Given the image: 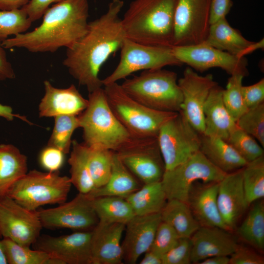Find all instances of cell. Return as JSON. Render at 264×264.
Instances as JSON below:
<instances>
[{"mask_svg": "<svg viewBox=\"0 0 264 264\" xmlns=\"http://www.w3.org/2000/svg\"><path fill=\"white\" fill-rule=\"evenodd\" d=\"M230 264H264V258L250 248L239 245L230 256Z\"/></svg>", "mask_w": 264, "mask_h": 264, "instance_id": "46", "label": "cell"}, {"mask_svg": "<svg viewBox=\"0 0 264 264\" xmlns=\"http://www.w3.org/2000/svg\"><path fill=\"white\" fill-rule=\"evenodd\" d=\"M116 153L129 170L144 184L161 180L165 167L157 137H133Z\"/></svg>", "mask_w": 264, "mask_h": 264, "instance_id": "11", "label": "cell"}, {"mask_svg": "<svg viewBox=\"0 0 264 264\" xmlns=\"http://www.w3.org/2000/svg\"><path fill=\"white\" fill-rule=\"evenodd\" d=\"M4 49L0 44V81L13 79L16 76L14 69L7 59Z\"/></svg>", "mask_w": 264, "mask_h": 264, "instance_id": "49", "label": "cell"}, {"mask_svg": "<svg viewBox=\"0 0 264 264\" xmlns=\"http://www.w3.org/2000/svg\"><path fill=\"white\" fill-rule=\"evenodd\" d=\"M180 238L171 225L161 221L149 250L162 257L177 243Z\"/></svg>", "mask_w": 264, "mask_h": 264, "instance_id": "42", "label": "cell"}, {"mask_svg": "<svg viewBox=\"0 0 264 264\" xmlns=\"http://www.w3.org/2000/svg\"><path fill=\"white\" fill-rule=\"evenodd\" d=\"M27 172L26 155L12 144H0V198L7 196L12 185Z\"/></svg>", "mask_w": 264, "mask_h": 264, "instance_id": "28", "label": "cell"}, {"mask_svg": "<svg viewBox=\"0 0 264 264\" xmlns=\"http://www.w3.org/2000/svg\"><path fill=\"white\" fill-rule=\"evenodd\" d=\"M88 167L95 188L104 185L109 180L114 152L99 147H88Z\"/></svg>", "mask_w": 264, "mask_h": 264, "instance_id": "36", "label": "cell"}, {"mask_svg": "<svg viewBox=\"0 0 264 264\" xmlns=\"http://www.w3.org/2000/svg\"><path fill=\"white\" fill-rule=\"evenodd\" d=\"M71 146L68 160L70 182L79 193L88 194L95 188L88 167V147L75 140H72Z\"/></svg>", "mask_w": 264, "mask_h": 264, "instance_id": "31", "label": "cell"}, {"mask_svg": "<svg viewBox=\"0 0 264 264\" xmlns=\"http://www.w3.org/2000/svg\"><path fill=\"white\" fill-rule=\"evenodd\" d=\"M71 185L69 177L60 175L59 171L33 170L12 185L7 196L35 211L43 205L66 202Z\"/></svg>", "mask_w": 264, "mask_h": 264, "instance_id": "7", "label": "cell"}, {"mask_svg": "<svg viewBox=\"0 0 264 264\" xmlns=\"http://www.w3.org/2000/svg\"><path fill=\"white\" fill-rule=\"evenodd\" d=\"M242 176L246 202L250 205L264 197V155L242 168Z\"/></svg>", "mask_w": 264, "mask_h": 264, "instance_id": "34", "label": "cell"}, {"mask_svg": "<svg viewBox=\"0 0 264 264\" xmlns=\"http://www.w3.org/2000/svg\"><path fill=\"white\" fill-rule=\"evenodd\" d=\"M160 215L161 221L171 225L181 238H190L200 227L188 204L180 200H168Z\"/></svg>", "mask_w": 264, "mask_h": 264, "instance_id": "30", "label": "cell"}, {"mask_svg": "<svg viewBox=\"0 0 264 264\" xmlns=\"http://www.w3.org/2000/svg\"><path fill=\"white\" fill-rule=\"evenodd\" d=\"M192 263L214 256H230L239 246L230 231L215 226H200L190 238Z\"/></svg>", "mask_w": 264, "mask_h": 264, "instance_id": "19", "label": "cell"}, {"mask_svg": "<svg viewBox=\"0 0 264 264\" xmlns=\"http://www.w3.org/2000/svg\"><path fill=\"white\" fill-rule=\"evenodd\" d=\"M175 72L163 68L144 70L120 84L132 98L151 109L178 112L182 94Z\"/></svg>", "mask_w": 264, "mask_h": 264, "instance_id": "5", "label": "cell"}, {"mask_svg": "<svg viewBox=\"0 0 264 264\" xmlns=\"http://www.w3.org/2000/svg\"><path fill=\"white\" fill-rule=\"evenodd\" d=\"M104 90L112 112L134 138L157 137L162 126L178 113L145 106L129 96L117 82L105 85Z\"/></svg>", "mask_w": 264, "mask_h": 264, "instance_id": "6", "label": "cell"}, {"mask_svg": "<svg viewBox=\"0 0 264 264\" xmlns=\"http://www.w3.org/2000/svg\"><path fill=\"white\" fill-rule=\"evenodd\" d=\"M32 22L22 7L11 10H0V42L8 39L9 36L25 32Z\"/></svg>", "mask_w": 264, "mask_h": 264, "instance_id": "39", "label": "cell"}, {"mask_svg": "<svg viewBox=\"0 0 264 264\" xmlns=\"http://www.w3.org/2000/svg\"><path fill=\"white\" fill-rule=\"evenodd\" d=\"M200 151L226 174L242 169L247 163L226 140L220 137L201 134Z\"/></svg>", "mask_w": 264, "mask_h": 264, "instance_id": "26", "label": "cell"}, {"mask_svg": "<svg viewBox=\"0 0 264 264\" xmlns=\"http://www.w3.org/2000/svg\"><path fill=\"white\" fill-rule=\"evenodd\" d=\"M36 211H30L11 198H0V237L30 247L43 228Z\"/></svg>", "mask_w": 264, "mask_h": 264, "instance_id": "15", "label": "cell"}, {"mask_svg": "<svg viewBox=\"0 0 264 264\" xmlns=\"http://www.w3.org/2000/svg\"><path fill=\"white\" fill-rule=\"evenodd\" d=\"M120 49L119 62L114 70L102 80L103 86L117 82L139 70L183 65L174 56L172 47L144 44L126 38Z\"/></svg>", "mask_w": 264, "mask_h": 264, "instance_id": "9", "label": "cell"}, {"mask_svg": "<svg viewBox=\"0 0 264 264\" xmlns=\"http://www.w3.org/2000/svg\"><path fill=\"white\" fill-rule=\"evenodd\" d=\"M124 198L136 216L159 213L167 201L161 181L145 183Z\"/></svg>", "mask_w": 264, "mask_h": 264, "instance_id": "29", "label": "cell"}, {"mask_svg": "<svg viewBox=\"0 0 264 264\" xmlns=\"http://www.w3.org/2000/svg\"><path fill=\"white\" fill-rule=\"evenodd\" d=\"M233 5L232 0H211L210 24L226 18Z\"/></svg>", "mask_w": 264, "mask_h": 264, "instance_id": "48", "label": "cell"}, {"mask_svg": "<svg viewBox=\"0 0 264 264\" xmlns=\"http://www.w3.org/2000/svg\"><path fill=\"white\" fill-rule=\"evenodd\" d=\"M254 42L245 39L239 30L232 27L226 18L210 24L204 42L215 48L240 58L247 55V50Z\"/></svg>", "mask_w": 264, "mask_h": 264, "instance_id": "25", "label": "cell"}, {"mask_svg": "<svg viewBox=\"0 0 264 264\" xmlns=\"http://www.w3.org/2000/svg\"><path fill=\"white\" fill-rule=\"evenodd\" d=\"M78 116L62 115L54 117V126L47 145L67 154L72 144V135L75 130L80 128Z\"/></svg>", "mask_w": 264, "mask_h": 264, "instance_id": "37", "label": "cell"}, {"mask_svg": "<svg viewBox=\"0 0 264 264\" xmlns=\"http://www.w3.org/2000/svg\"><path fill=\"white\" fill-rule=\"evenodd\" d=\"M242 169L226 174L219 182L218 208L223 221L230 231L249 207L245 199Z\"/></svg>", "mask_w": 264, "mask_h": 264, "instance_id": "20", "label": "cell"}, {"mask_svg": "<svg viewBox=\"0 0 264 264\" xmlns=\"http://www.w3.org/2000/svg\"><path fill=\"white\" fill-rule=\"evenodd\" d=\"M243 98L248 108L264 102V79L262 78L256 83L242 87Z\"/></svg>", "mask_w": 264, "mask_h": 264, "instance_id": "45", "label": "cell"}, {"mask_svg": "<svg viewBox=\"0 0 264 264\" xmlns=\"http://www.w3.org/2000/svg\"><path fill=\"white\" fill-rule=\"evenodd\" d=\"M243 78L241 75H231L222 92L223 103L236 122L248 110L242 91Z\"/></svg>", "mask_w": 264, "mask_h": 264, "instance_id": "38", "label": "cell"}, {"mask_svg": "<svg viewBox=\"0 0 264 264\" xmlns=\"http://www.w3.org/2000/svg\"><path fill=\"white\" fill-rule=\"evenodd\" d=\"M43 227L67 228L76 231H91L99 222L92 198L79 193L68 202L55 207L36 210Z\"/></svg>", "mask_w": 264, "mask_h": 264, "instance_id": "12", "label": "cell"}, {"mask_svg": "<svg viewBox=\"0 0 264 264\" xmlns=\"http://www.w3.org/2000/svg\"><path fill=\"white\" fill-rule=\"evenodd\" d=\"M140 262V264H162V257L155 253L147 250Z\"/></svg>", "mask_w": 264, "mask_h": 264, "instance_id": "52", "label": "cell"}, {"mask_svg": "<svg viewBox=\"0 0 264 264\" xmlns=\"http://www.w3.org/2000/svg\"><path fill=\"white\" fill-rule=\"evenodd\" d=\"M191 249L190 238L180 237L177 243L162 256V264H191Z\"/></svg>", "mask_w": 264, "mask_h": 264, "instance_id": "43", "label": "cell"}, {"mask_svg": "<svg viewBox=\"0 0 264 264\" xmlns=\"http://www.w3.org/2000/svg\"><path fill=\"white\" fill-rule=\"evenodd\" d=\"M172 49L179 62L198 71L219 67L230 75H241L244 77L249 75L245 57H238L203 43L190 46H173Z\"/></svg>", "mask_w": 264, "mask_h": 264, "instance_id": "14", "label": "cell"}, {"mask_svg": "<svg viewBox=\"0 0 264 264\" xmlns=\"http://www.w3.org/2000/svg\"><path fill=\"white\" fill-rule=\"evenodd\" d=\"M157 139L165 171L183 162L200 150L201 134L180 111L162 126Z\"/></svg>", "mask_w": 264, "mask_h": 264, "instance_id": "10", "label": "cell"}, {"mask_svg": "<svg viewBox=\"0 0 264 264\" xmlns=\"http://www.w3.org/2000/svg\"><path fill=\"white\" fill-rule=\"evenodd\" d=\"M177 83L182 94L180 111L191 125L203 134L204 106L211 90L218 83L211 74L199 75L189 66L185 69Z\"/></svg>", "mask_w": 264, "mask_h": 264, "instance_id": "16", "label": "cell"}, {"mask_svg": "<svg viewBox=\"0 0 264 264\" xmlns=\"http://www.w3.org/2000/svg\"><path fill=\"white\" fill-rule=\"evenodd\" d=\"M123 5L122 0H111L107 11L88 22L86 33L66 48L64 66L89 93L103 86L99 77L100 70L126 38L119 17Z\"/></svg>", "mask_w": 264, "mask_h": 264, "instance_id": "1", "label": "cell"}, {"mask_svg": "<svg viewBox=\"0 0 264 264\" xmlns=\"http://www.w3.org/2000/svg\"><path fill=\"white\" fill-rule=\"evenodd\" d=\"M239 237L246 243L261 251L264 249V204L256 201L237 228Z\"/></svg>", "mask_w": 264, "mask_h": 264, "instance_id": "33", "label": "cell"}, {"mask_svg": "<svg viewBox=\"0 0 264 264\" xmlns=\"http://www.w3.org/2000/svg\"><path fill=\"white\" fill-rule=\"evenodd\" d=\"M1 242L7 264H51V257L46 253L20 245L8 238Z\"/></svg>", "mask_w": 264, "mask_h": 264, "instance_id": "35", "label": "cell"}, {"mask_svg": "<svg viewBox=\"0 0 264 264\" xmlns=\"http://www.w3.org/2000/svg\"><path fill=\"white\" fill-rule=\"evenodd\" d=\"M219 182L193 186L187 203L200 226H215L230 231L220 213L217 196Z\"/></svg>", "mask_w": 264, "mask_h": 264, "instance_id": "23", "label": "cell"}, {"mask_svg": "<svg viewBox=\"0 0 264 264\" xmlns=\"http://www.w3.org/2000/svg\"><path fill=\"white\" fill-rule=\"evenodd\" d=\"M0 117H3L7 121H13L14 118H18L28 124H31L24 116L14 114L12 108L9 106L0 104Z\"/></svg>", "mask_w": 264, "mask_h": 264, "instance_id": "50", "label": "cell"}, {"mask_svg": "<svg viewBox=\"0 0 264 264\" xmlns=\"http://www.w3.org/2000/svg\"><path fill=\"white\" fill-rule=\"evenodd\" d=\"M64 155L65 154L59 149L47 145L40 154V163L48 172L59 171L64 164Z\"/></svg>", "mask_w": 264, "mask_h": 264, "instance_id": "44", "label": "cell"}, {"mask_svg": "<svg viewBox=\"0 0 264 264\" xmlns=\"http://www.w3.org/2000/svg\"><path fill=\"white\" fill-rule=\"evenodd\" d=\"M140 187L135 176L125 166L114 152L111 173L109 180L104 185L94 188L87 195L91 198L104 196L125 198Z\"/></svg>", "mask_w": 264, "mask_h": 264, "instance_id": "27", "label": "cell"}, {"mask_svg": "<svg viewBox=\"0 0 264 264\" xmlns=\"http://www.w3.org/2000/svg\"><path fill=\"white\" fill-rule=\"evenodd\" d=\"M44 85V94L39 105L40 117L78 116L88 105V99L85 98L73 84L67 88H60L45 80Z\"/></svg>", "mask_w": 264, "mask_h": 264, "instance_id": "21", "label": "cell"}, {"mask_svg": "<svg viewBox=\"0 0 264 264\" xmlns=\"http://www.w3.org/2000/svg\"><path fill=\"white\" fill-rule=\"evenodd\" d=\"M176 0H132L121 19L126 38L144 44L172 47Z\"/></svg>", "mask_w": 264, "mask_h": 264, "instance_id": "3", "label": "cell"}, {"mask_svg": "<svg viewBox=\"0 0 264 264\" xmlns=\"http://www.w3.org/2000/svg\"><path fill=\"white\" fill-rule=\"evenodd\" d=\"M88 105L78 117L84 143L117 152L133 137L112 112L102 88L89 93Z\"/></svg>", "mask_w": 264, "mask_h": 264, "instance_id": "4", "label": "cell"}, {"mask_svg": "<svg viewBox=\"0 0 264 264\" xmlns=\"http://www.w3.org/2000/svg\"><path fill=\"white\" fill-rule=\"evenodd\" d=\"M230 257L228 256L217 255L207 258L198 264H229Z\"/></svg>", "mask_w": 264, "mask_h": 264, "instance_id": "53", "label": "cell"}, {"mask_svg": "<svg viewBox=\"0 0 264 264\" xmlns=\"http://www.w3.org/2000/svg\"><path fill=\"white\" fill-rule=\"evenodd\" d=\"M211 0H177L173 46L204 42L210 25Z\"/></svg>", "mask_w": 264, "mask_h": 264, "instance_id": "13", "label": "cell"}, {"mask_svg": "<svg viewBox=\"0 0 264 264\" xmlns=\"http://www.w3.org/2000/svg\"><path fill=\"white\" fill-rule=\"evenodd\" d=\"M0 264H7L1 240L0 241Z\"/></svg>", "mask_w": 264, "mask_h": 264, "instance_id": "54", "label": "cell"}, {"mask_svg": "<svg viewBox=\"0 0 264 264\" xmlns=\"http://www.w3.org/2000/svg\"><path fill=\"white\" fill-rule=\"evenodd\" d=\"M125 224L99 221L91 230L90 250L92 264H121V240Z\"/></svg>", "mask_w": 264, "mask_h": 264, "instance_id": "22", "label": "cell"}, {"mask_svg": "<svg viewBox=\"0 0 264 264\" xmlns=\"http://www.w3.org/2000/svg\"><path fill=\"white\" fill-rule=\"evenodd\" d=\"M236 122L239 128L264 147V102L248 108Z\"/></svg>", "mask_w": 264, "mask_h": 264, "instance_id": "41", "label": "cell"}, {"mask_svg": "<svg viewBox=\"0 0 264 264\" xmlns=\"http://www.w3.org/2000/svg\"><path fill=\"white\" fill-rule=\"evenodd\" d=\"M91 235V231H75L57 237L41 234L32 246L63 264H92Z\"/></svg>", "mask_w": 264, "mask_h": 264, "instance_id": "17", "label": "cell"}, {"mask_svg": "<svg viewBox=\"0 0 264 264\" xmlns=\"http://www.w3.org/2000/svg\"><path fill=\"white\" fill-rule=\"evenodd\" d=\"M99 221L126 225L135 215L126 199L122 197L104 196L92 198Z\"/></svg>", "mask_w": 264, "mask_h": 264, "instance_id": "32", "label": "cell"}, {"mask_svg": "<svg viewBox=\"0 0 264 264\" xmlns=\"http://www.w3.org/2000/svg\"><path fill=\"white\" fill-rule=\"evenodd\" d=\"M62 0H30L22 7L25 11L29 20L33 22L43 17L50 5Z\"/></svg>", "mask_w": 264, "mask_h": 264, "instance_id": "47", "label": "cell"}, {"mask_svg": "<svg viewBox=\"0 0 264 264\" xmlns=\"http://www.w3.org/2000/svg\"><path fill=\"white\" fill-rule=\"evenodd\" d=\"M30 0H0V10H11L21 8Z\"/></svg>", "mask_w": 264, "mask_h": 264, "instance_id": "51", "label": "cell"}, {"mask_svg": "<svg viewBox=\"0 0 264 264\" xmlns=\"http://www.w3.org/2000/svg\"><path fill=\"white\" fill-rule=\"evenodd\" d=\"M223 90L217 84L211 90L205 103L203 108L205 129L203 134L226 140L237 125L223 103Z\"/></svg>", "mask_w": 264, "mask_h": 264, "instance_id": "24", "label": "cell"}, {"mask_svg": "<svg viewBox=\"0 0 264 264\" xmlns=\"http://www.w3.org/2000/svg\"><path fill=\"white\" fill-rule=\"evenodd\" d=\"M226 141L247 163L264 155V148L253 136L238 126Z\"/></svg>", "mask_w": 264, "mask_h": 264, "instance_id": "40", "label": "cell"}, {"mask_svg": "<svg viewBox=\"0 0 264 264\" xmlns=\"http://www.w3.org/2000/svg\"><path fill=\"white\" fill-rule=\"evenodd\" d=\"M161 221L159 213L135 215L126 224L125 235L121 243L125 263L135 264L139 257L149 250Z\"/></svg>", "mask_w": 264, "mask_h": 264, "instance_id": "18", "label": "cell"}, {"mask_svg": "<svg viewBox=\"0 0 264 264\" xmlns=\"http://www.w3.org/2000/svg\"><path fill=\"white\" fill-rule=\"evenodd\" d=\"M226 174L199 150L183 162L165 171L161 182L167 200L176 199L187 203L190 191L196 181L219 182Z\"/></svg>", "mask_w": 264, "mask_h": 264, "instance_id": "8", "label": "cell"}, {"mask_svg": "<svg viewBox=\"0 0 264 264\" xmlns=\"http://www.w3.org/2000/svg\"><path fill=\"white\" fill-rule=\"evenodd\" d=\"M88 0H63L49 7L41 24L1 43L5 49L23 48L28 51L54 52L71 46L87 32Z\"/></svg>", "mask_w": 264, "mask_h": 264, "instance_id": "2", "label": "cell"}]
</instances>
